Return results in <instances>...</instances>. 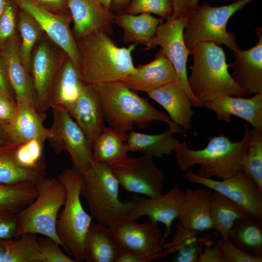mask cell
Wrapping results in <instances>:
<instances>
[{"label":"cell","mask_w":262,"mask_h":262,"mask_svg":"<svg viewBox=\"0 0 262 262\" xmlns=\"http://www.w3.org/2000/svg\"><path fill=\"white\" fill-rule=\"evenodd\" d=\"M15 145H0V183L36 184L45 177L46 172L27 168L22 165L15 154Z\"/></svg>","instance_id":"f546056e"},{"label":"cell","mask_w":262,"mask_h":262,"mask_svg":"<svg viewBox=\"0 0 262 262\" xmlns=\"http://www.w3.org/2000/svg\"><path fill=\"white\" fill-rule=\"evenodd\" d=\"M184 197V191L178 184L166 193L155 197L134 196L125 218L136 220L147 216L148 220L163 224L165 227L164 238L165 240L172 233L173 222L177 219Z\"/></svg>","instance_id":"9a60e30c"},{"label":"cell","mask_w":262,"mask_h":262,"mask_svg":"<svg viewBox=\"0 0 262 262\" xmlns=\"http://www.w3.org/2000/svg\"><path fill=\"white\" fill-rule=\"evenodd\" d=\"M17 8L18 6L14 0H9L0 17V49L16 36Z\"/></svg>","instance_id":"ab89813d"},{"label":"cell","mask_w":262,"mask_h":262,"mask_svg":"<svg viewBox=\"0 0 262 262\" xmlns=\"http://www.w3.org/2000/svg\"><path fill=\"white\" fill-rule=\"evenodd\" d=\"M45 140L36 138L20 145H15V154L23 166L46 172L43 150Z\"/></svg>","instance_id":"74e56055"},{"label":"cell","mask_w":262,"mask_h":262,"mask_svg":"<svg viewBox=\"0 0 262 262\" xmlns=\"http://www.w3.org/2000/svg\"><path fill=\"white\" fill-rule=\"evenodd\" d=\"M109 227L121 247L145 257L148 262L166 256L164 233L158 223L147 219L138 223L124 218Z\"/></svg>","instance_id":"7c38bea8"},{"label":"cell","mask_w":262,"mask_h":262,"mask_svg":"<svg viewBox=\"0 0 262 262\" xmlns=\"http://www.w3.org/2000/svg\"><path fill=\"white\" fill-rule=\"evenodd\" d=\"M217 245L221 249L228 262H262V256L250 255L234 245L229 239L220 238Z\"/></svg>","instance_id":"b9f144b4"},{"label":"cell","mask_w":262,"mask_h":262,"mask_svg":"<svg viewBox=\"0 0 262 262\" xmlns=\"http://www.w3.org/2000/svg\"><path fill=\"white\" fill-rule=\"evenodd\" d=\"M172 11V0H131L124 12L133 15L154 14L167 19L171 16Z\"/></svg>","instance_id":"f35d334b"},{"label":"cell","mask_w":262,"mask_h":262,"mask_svg":"<svg viewBox=\"0 0 262 262\" xmlns=\"http://www.w3.org/2000/svg\"><path fill=\"white\" fill-rule=\"evenodd\" d=\"M163 20L150 14L133 15L122 12L115 15V23L123 30L125 43L144 45L148 50L152 49V39Z\"/></svg>","instance_id":"f1b7e54d"},{"label":"cell","mask_w":262,"mask_h":262,"mask_svg":"<svg viewBox=\"0 0 262 262\" xmlns=\"http://www.w3.org/2000/svg\"><path fill=\"white\" fill-rule=\"evenodd\" d=\"M120 82L132 91L146 93L168 82H177L175 69L161 49L156 54L154 60L135 67L134 72Z\"/></svg>","instance_id":"44dd1931"},{"label":"cell","mask_w":262,"mask_h":262,"mask_svg":"<svg viewBox=\"0 0 262 262\" xmlns=\"http://www.w3.org/2000/svg\"><path fill=\"white\" fill-rule=\"evenodd\" d=\"M191 183L215 191L233 201L250 215L262 219V191L243 171L221 180L207 179L192 171L186 176Z\"/></svg>","instance_id":"4fadbf2b"},{"label":"cell","mask_w":262,"mask_h":262,"mask_svg":"<svg viewBox=\"0 0 262 262\" xmlns=\"http://www.w3.org/2000/svg\"><path fill=\"white\" fill-rule=\"evenodd\" d=\"M36 234L0 238V262H41Z\"/></svg>","instance_id":"836d02e7"},{"label":"cell","mask_w":262,"mask_h":262,"mask_svg":"<svg viewBox=\"0 0 262 262\" xmlns=\"http://www.w3.org/2000/svg\"><path fill=\"white\" fill-rule=\"evenodd\" d=\"M60 68L54 54L45 43L39 45L31 61L32 79L36 93V109L45 113L49 108L52 86Z\"/></svg>","instance_id":"603a6c76"},{"label":"cell","mask_w":262,"mask_h":262,"mask_svg":"<svg viewBox=\"0 0 262 262\" xmlns=\"http://www.w3.org/2000/svg\"><path fill=\"white\" fill-rule=\"evenodd\" d=\"M8 122L0 120V145L9 144L7 134Z\"/></svg>","instance_id":"816d5d0a"},{"label":"cell","mask_w":262,"mask_h":262,"mask_svg":"<svg viewBox=\"0 0 262 262\" xmlns=\"http://www.w3.org/2000/svg\"><path fill=\"white\" fill-rule=\"evenodd\" d=\"M19 9L18 27L21 42L19 44V53L23 65L31 73L32 51L42 30L30 15Z\"/></svg>","instance_id":"8d00e7d4"},{"label":"cell","mask_w":262,"mask_h":262,"mask_svg":"<svg viewBox=\"0 0 262 262\" xmlns=\"http://www.w3.org/2000/svg\"><path fill=\"white\" fill-rule=\"evenodd\" d=\"M119 244L110 227L92 222L84 239L86 262H116Z\"/></svg>","instance_id":"83f0119b"},{"label":"cell","mask_w":262,"mask_h":262,"mask_svg":"<svg viewBox=\"0 0 262 262\" xmlns=\"http://www.w3.org/2000/svg\"><path fill=\"white\" fill-rule=\"evenodd\" d=\"M30 15L49 38L66 53L78 68L79 55L69 21L71 17L53 13L34 0H14Z\"/></svg>","instance_id":"5bb4252c"},{"label":"cell","mask_w":262,"mask_h":262,"mask_svg":"<svg viewBox=\"0 0 262 262\" xmlns=\"http://www.w3.org/2000/svg\"><path fill=\"white\" fill-rule=\"evenodd\" d=\"M119 184L105 163L93 161L81 173V196L97 222L108 226L126 217L132 201L119 198Z\"/></svg>","instance_id":"5b68a950"},{"label":"cell","mask_w":262,"mask_h":262,"mask_svg":"<svg viewBox=\"0 0 262 262\" xmlns=\"http://www.w3.org/2000/svg\"><path fill=\"white\" fill-rule=\"evenodd\" d=\"M198 1L199 0H172L171 18H183L187 20L190 14L199 6Z\"/></svg>","instance_id":"ee69618b"},{"label":"cell","mask_w":262,"mask_h":262,"mask_svg":"<svg viewBox=\"0 0 262 262\" xmlns=\"http://www.w3.org/2000/svg\"><path fill=\"white\" fill-rule=\"evenodd\" d=\"M76 42L78 69L86 84L118 82L135 70L131 54L136 44L119 47L110 34L102 31L92 32Z\"/></svg>","instance_id":"6da1fadb"},{"label":"cell","mask_w":262,"mask_h":262,"mask_svg":"<svg viewBox=\"0 0 262 262\" xmlns=\"http://www.w3.org/2000/svg\"><path fill=\"white\" fill-rule=\"evenodd\" d=\"M36 198L16 213L15 238L26 233L49 237L61 246L56 231L59 211L66 197V190L58 178L43 177L36 184Z\"/></svg>","instance_id":"52a82bcc"},{"label":"cell","mask_w":262,"mask_h":262,"mask_svg":"<svg viewBox=\"0 0 262 262\" xmlns=\"http://www.w3.org/2000/svg\"><path fill=\"white\" fill-rule=\"evenodd\" d=\"M9 0H0V17L2 14Z\"/></svg>","instance_id":"db71d44e"},{"label":"cell","mask_w":262,"mask_h":262,"mask_svg":"<svg viewBox=\"0 0 262 262\" xmlns=\"http://www.w3.org/2000/svg\"><path fill=\"white\" fill-rule=\"evenodd\" d=\"M16 113L8 122L7 134L10 144L20 145L34 139L47 140L48 128L44 126L45 113L24 104H17Z\"/></svg>","instance_id":"cb8c5ba5"},{"label":"cell","mask_w":262,"mask_h":262,"mask_svg":"<svg viewBox=\"0 0 262 262\" xmlns=\"http://www.w3.org/2000/svg\"><path fill=\"white\" fill-rule=\"evenodd\" d=\"M17 106L15 100L0 95V120L10 122L16 113Z\"/></svg>","instance_id":"f6af8a7d"},{"label":"cell","mask_w":262,"mask_h":262,"mask_svg":"<svg viewBox=\"0 0 262 262\" xmlns=\"http://www.w3.org/2000/svg\"><path fill=\"white\" fill-rule=\"evenodd\" d=\"M168 125V129L156 134L131 131L127 140L129 151H139L153 158L172 154L181 142L174 137V134L182 133V129L172 121Z\"/></svg>","instance_id":"4316f807"},{"label":"cell","mask_w":262,"mask_h":262,"mask_svg":"<svg viewBox=\"0 0 262 262\" xmlns=\"http://www.w3.org/2000/svg\"><path fill=\"white\" fill-rule=\"evenodd\" d=\"M19 47V38L16 35L1 49L0 55L16 102L36 109V96L32 79L21 62Z\"/></svg>","instance_id":"ac0fdd59"},{"label":"cell","mask_w":262,"mask_h":262,"mask_svg":"<svg viewBox=\"0 0 262 262\" xmlns=\"http://www.w3.org/2000/svg\"><path fill=\"white\" fill-rule=\"evenodd\" d=\"M66 190L64 207L56 223L57 235L75 262L84 261L83 245L92 217L81 200V173L74 167L64 170L57 177Z\"/></svg>","instance_id":"8992f818"},{"label":"cell","mask_w":262,"mask_h":262,"mask_svg":"<svg viewBox=\"0 0 262 262\" xmlns=\"http://www.w3.org/2000/svg\"><path fill=\"white\" fill-rule=\"evenodd\" d=\"M242 171L262 191V131L250 129Z\"/></svg>","instance_id":"d590c367"},{"label":"cell","mask_w":262,"mask_h":262,"mask_svg":"<svg viewBox=\"0 0 262 262\" xmlns=\"http://www.w3.org/2000/svg\"><path fill=\"white\" fill-rule=\"evenodd\" d=\"M35 185L32 183H0V210L17 213L37 197Z\"/></svg>","instance_id":"e575fe53"},{"label":"cell","mask_w":262,"mask_h":262,"mask_svg":"<svg viewBox=\"0 0 262 262\" xmlns=\"http://www.w3.org/2000/svg\"><path fill=\"white\" fill-rule=\"evenodd\" d=\"M250 129L244 125L243 137L232 141L224 135L211 136L207 146L201 149H190L185 142H181L175 152L176 162L182 171L196 164L198 176L207 179H223L242 171V162L250 135Z\"/></svg>","instance_id":"7a4b0ae2"},{"label":"cell","mask_w":262,"mask_h":262,"mask_svg":"<svg viewBox=\"0 0 262 262\" xmlns=\"http://www.w3.org/2000/svg\"><path fill=\"white\" fill-rule=\"evenodd\" d=\"M259 38L253 47L246 50L240 48L233 51L234 61L229 65L233 81L247 95L262 93V28L256 30Z\"/></svg>","instance_id":"e0dca14e"},{"label":"cell","mask_w":262,"mask_h":262,"mask_svg":"<svg viewBox=\"0 0 262 262\" xmlns=\"http://www.w3.org/2000/svg\"><path fill=\"white\" fill-rule=\"evenodd\" d=\"M254 0H235L231 4L212 6H198L188 16L183 33L184 40L189 49L197 43L213 42L234 51L239 48L235 35L227 31L231 16Z\"/></svg>","instance_id":"ba28073f"},{"label":"cell","mask_w":262,"mask_h":262,"mask_svg":"<svg viewBox=\"0 0 262 262\" xmlns=\"http://www.w3.org/2000/svg\"><path fill=\"white\" fill-rule=\"evenodd\" d=\"M86 85L78 68L68 57L60 67L54 80L50 96L49 107L68 111Z\"/></svg>","instance_id":"484cf974"},{"label":"cell","mask_w":262,"mask_h":262,"mask_svg":"<svg viewBox=\"0 0 262 262\" xmlns=\"http://www.w3.org/2000/svg\"><path fill=\"white\" fill-rule=\"evenodd\" d=\"M98 93L105 120L111 128L127 132L134 127H147L153 121L172 122L165 114L120 81L94 85Z\"/></svg>","instance_id":"277c9868"},{"label":"cell","mask_w":262,"mask_h":262,"mask_svg":"<svg viewBox=\"0 0 262 262\" xmlns=\"http://www.w3.org/2000/svg\"><path fill=\"white\" fill-rule=\"evenodd\" d=\"M116 262H148L146 258L127 250L119 246Z\"/></svg>","instance_id":"681fc988"},{"label":"cell","mask_w":262,"mask_h":262,"mask_svg":"<svg viewBox=\"0 0 262 262\" xmlns=\"http://www.w3.org/2000/svg\"><path fill=\"white\" fill-rule=\"evenodd\" d=\"M197 261L199 262H228L224 254L217 245L206 249Z\"/></svg>","instance_id":"c3c4849f"},{"label":"cell","mask_w":262,"mask_h":262,"mask_svg":"<svg viewBox=\"0 0 262 262\" xmlns=\"http://www.w3.org/2000/svg\"><path fill=\"white\" fill-rule=\"evenodd\" d=\"M210 213L213 229L224 239H229L230 230L236 220L250 215L238 204L214 191L211 198Z\"/></svg>","instance_id":"1f68e13d"},{"label":"cell","mask_w":262,"mask_h":262,"mask_svg":"<svg viewBox=\"0 0 262 262\" xmlns=\"http://www.w3.org/2000/svg\"><path fill=\"white\" fill-rule=\"evenodd\" d=\"M16 229V213L0 210V238H15Z\"/></svg>","instance_id":"7bdbcfd3"},{"label":"cell","mask_w":262,"mask_h":262,"mask_svg":"<svg viewBox=\"0 0 262 262\" xmlns=\"http://www.w3.org/2000/svg\"><path fill=\"white\" fill-rule=\"evenodd\" d=\"M187 20L183 18L173 19L171 17L160 24L152 39V49L157 46L172 64L176 74L177 82L190 98L192 106L204 107V103L197 99L192 93L188 83L187 62L191 50L185 45L183 33Z\"/></svg>","instance_id":"8fae6325"},{"label":"cell","mask_w":262,"mask_h":262,"mask_svg":"<svg viewBox=\"0 0 262 262\" xmlns=\"http://www.w3.org/2000/svg\"><path fill=\"white\" fill-rule=\"evenodd\" d=\"M49 10L61 15L70 16L67 0H34Z\"/></svg>","instance_id":"bcb514c9"},{"label":"cell","mask_w":262,"mask_h":262,"mask_svg":"<svg viewBox=\"0 0 262 262\" xmlns=\"http://www.w3.org/2000/svg\"><path fill=\"white\" fill-rule=\"evenodd\" d=\"M53 121L48 128V140L56 153L69 154L73 167L84 172L93 161L92 146L67 111L52 109Z\"/></svg>","instance_id":"9c48e42d"},{"label":"cell","mask_w":262,"mask_h":262,"mask_svg":"<svg viewBox=\"0 0 262 262\" xmlns=\"http://www.w3.org/2000/svg\"><path fill=\"white\" fill-rule=\"evenodd\" d=\"M128 134L106 127L92 146L93 161L111 164L129 157Z\"/></svg>","instance_id":"4dcf8cb0"},{"label":"cell","mask_w":262,"mask_h":262,"mask_svg":"<svg viewBox=\"0 0 262 262\" xmlns=\"http://www.w3.org/2000/svg\"><path fill=\"white\" fill-rule=\"evenodd\" d=\"M67 111L92 146L106 127L100 101L95 86L87 84Z\"/></svg>","instance_id":"ffe728a7"},{"label":"cell","mask_w":262,"mask_h":262,"mask_svg":"<svg viewBox=\"0 0 262 262\" xmlns=\"http://www.w3.org/2000/svg\"><path fill=\"white\" fill-rule=\"evenodd\" d=\"M229 239L245 252L262 256V219L249 215L236 220L230 230Z\"/></svg>","instance_id":"d6a6232c"},{"label":"cell","mask_w":262,"mask_h":262,"mask_svg":"<svg viewBox=\"0 0 262 262\" xmlns=\"http://www.w3.org/2000/svg\"><path fill=\"white\" fill-rule=\"evenodd\" d=\"M190 50L193 60L188 83L197 99L204 103L225 95H247L229 73V65L221 46L213 42H200Z\"/></svg>","instance_id":"3957f363"},{"label":"cell","mask_w":262,"mask_h":262,"mask_svg":"<svg viewBox=\"0 0 262 262\" xmlns=\"http://www.w3.org/2000/svg\"><path fill=\"white\" fill-rule=\"evenodd\" d=\"M147 94L165 110L171 121L185 130L190 128L194 114L192 104L177 82H168Z\"/></svg>","instance_id":"d4e9b609"},{"label":"cell","mask_w":262,"mask_h":262,"mask_svg":"<svg viewBox=\"0 0 262 262\" xmlns=\"http://www.w3.org/2000/svg\"><path fill=\"white\" fill-rule=\"evenodd\" d=\"M212 192L206 187L184 190V199L177 217L180 227L190 232L205 231L213 229L210 213Z\"/></svg>","instance_id":"7402d4cb"},{"label":"cell","mask_w":262,"mask_h":262,"mask_svg":"<svg viewBox=\"0 0 262 262\" xmlns=\"http://www.w3.org/2000/svg\"><path fill=\"white\" fill-rule=\"evenodd\" d=\"M106 8L110 9L112 0H98Z\"/></svg>","instance_id":"f5cc1de1"},{"label":"cell","mask_w":262,"mask_h":262,"mask_svg":"<svg viewBox=\"0 0 262 262\" xmlns=\"http://www.w3.org/2000/svg\"><path fill=\"white\" fill-rule=\"evenodd\" d=\"M37 244L41 262H75L61 250V245L49 237H38Z\"/></svg>","instance_id":"60d3db41"},{"label":"cell","mask_w":262,"mask_h":262,"mask_svg":"<svg viewBox=\"0 0 262 262\" xmlns=\"http://www.w3.org/2000/svg\"><path fill=\"white\" fill-rule=\"evenodd\" d=\"M68 8L73 21L75 39L95 31L109 34L113 31L115 14L106 8L98 0H67Z\"/></svg>","instance_id":"2e32d148"},{"label":"cell","mask_w":262,"mask_h":262,"mask_svg":"<svg viewBox=\"0 0 262 262\" xmlns=\"http://www.w3.org/2000/svg\"><path fill=\"white\" fill-rule=\"evenodd\" d=\"M204 107L213 111L219 121L230 123L231 116L233 115L262 131V93L254 94L249 98L222 96L205 102Z\"/></svg>","instance_id":"d6986e66"},{"label":"cell","mask_w":262,"mask_h":262,"mask_svg":"<svg viewBox=\"0 0 262 262\" xmlns=\"http://www.w3.org/2000/svg\"></svg>","instance_id":"11a10c76"},{"label":"cell","mask_w":262,"mask_h":262,"mask_svg":"<svg viewBox=\"0 0 262 262\" xmlns=\"http://www.w3.org/2000/svg\"><path fill=\"white\" fill-rule=\"evenodd\" d=\"M108 165L119 186L126 191L148 197L162 194L164 175L153 157L145 154L139 157H128Z\"/></svg>","instance_id":"30bf717a"},{"label":"cell","mask_w":262,"mask_h":262,"mask_svg":"<svg viewBox=\"0 0 262 262\" xmlns=\"http://www.w3.org/2000/svg\"><path fill=\"white\" fill-rule=\"evenodd\" d=\"M131 0H112L111 10L114 13L124 12Z\"/></svg>","instance_id":"f907efd6"},{"label":"cell","mask_w":262,"mask_h":262,"mask_svg":"<svg viewBox=\"0 0 262 262\" xmlns=\"http://www.w3.org/2000/svg\"><path fill=\"white\" fill-rule=\"evenodd\" d=\"M0 95L15 100L2 57L0 54Z\"/></svg>","instance_id":"7dc6e473"}]
</instances>
